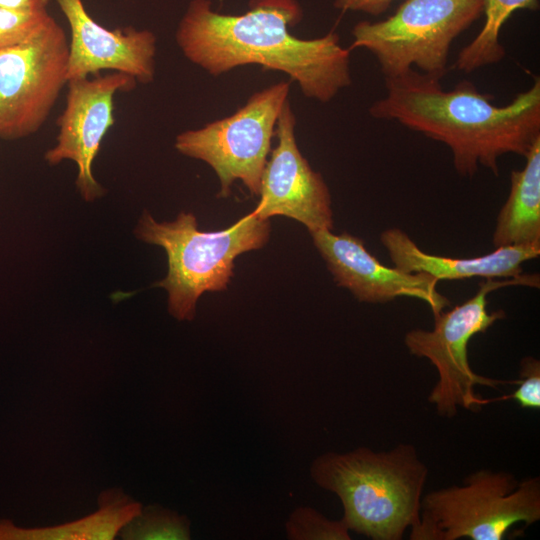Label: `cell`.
Returning a JSON list of instances; mask_svg holds the SVG:
<instances>
[{"mask_svg": "<svg viewBox=\"0 0 540 540\" xmlns=\"http://www.w3.org/2000/svg\"><path fill=\"white\" fill-rule=\"evenodd\" d=\"M135 234L166 251L168 273L157 286L168 292L173 317L192 320L197 300L205 291L227 288L234 259L267 243L270 223L252 212L227 229L207 232L198 229L192 213L181 212L172 222H157L144 212Z\"/></svg>", "mask_w": 540, "mask_h": 540, "instance_id": "4", "label": "cell"}, {"mask_svg": "<svg viewBox=\"0 0 540 540\" xmlns=\"http://www.w3.org/2000/svg\"><path fill=\"white\" fill-rule=\"evenodd\" d=\"M540 520V478L517 480L507 471L481 469L462 485L422 496L412 540H502L517 523Z\"/></svg>", "mask_w": 540, "mask_h": 540, "instance_id": "5", "label": "cell"}, {"mask_svg": "<svg viewBox=\"0 0 540 540\" xmlns=\"http://www.w3.org/2000/svg\"><path fill=\"white\" fill-rule=\"evenodd\" d=\"M51 17L47 10L21 11L0 8V50L28 40L39 32Z\"/></svg>", "mask_w": 540, "mask_h": 540, "instance_id": "20", "label": "cell"}, {"mask_svg": "<svg viewBox=\"0 0 540 540\" xmlns=\"http://www.w3.org/2000/svg\"><path fill=\"white\" fill-rule=\"evenodd\" d=\"M485 22L479 34L459 53L454 67L470 73L501 61L505 49L499 41L500 30L517 9H536L537 0H483Z\"/></svg>", "mask_w": 540, "mask_h": 540, "instance_id": "17", "label": "cell"}, {"mask_svg": "<svg viewBox=\"0 0 540 540\" xmlns=\"http://www.w3.org/2000/svg\"><path fill=\"white\" fill-rule=\"evenodd\" d=\"M128 540H187L189 520L158 505L145 507L118 533Z\"/></svg>", "mask_w": 540, "mask_h": 540, "instance_id": "18", "label": "cell"}, {"mask_svg": "<svg viewBox=\"0 0 540 540\" xmlns=\"http://www.w3.org/2000/svg\"><path fill=\"white\" fill-rule=\"evenodd\" d=\"M290 83L281 81L250 96L234 114L206 126L181 132L175 148L210 165L220 181V197H227L240 179L259 195L278 117L288 101Z\"/></svg>", "mask_w": 540, "mask_h": 540, "instance_id": "8", "label": "cell"}, {"mask_svg": "<svg viewBox=\"0 0 540 540\" xmlns=\"http://www.w3.org/2000/svg\"><path fill=\"white\" fill-rule=\"evenodd\" d=\"M513 394L494 400H515L522 409H540V361L527 356L520 361L519 379Z\"/></svg>", "mask_w": 540, "mask_h": 540, "instance_id": "21", "label": "cell"}, {"mask_svg": "<svg viewBox=\"0 0 540 540\" xmlns=\"http://www.w3.org/2000/svg\"><path fill=\"white\" fill-rule=\"evenodd\" d=\"M136 83L135 78L120 72L67 82L65 107L56 121V144L44 159L51 166L73 161L78 168L76 186L86 201H94L105 192L92 167L104 136L115 123L114 96L131 91Z\"/></svg>", "mask_w": 540, "mask_h": 540, "instance_id": "10", "label": "cell"}, {"mask_svg": "<svg viewBox=\"0 0 540 540\" xmlns=\"http://www.w3.org/2000/svg\"><path fill=\"white\" fill-rule=\"evenodd\" d=\"M289 539L350 540L349 529L342 519L330 520L310 507L296 509L286 523Z\"/></svg>", "mask_w": 540, "mask_h": 540, "instance_id": "19", "label": "cell"}, {"mask_svg": "<svg viewBox=\"0 0 540 540\" xmlns=\"http://www.w3.org/2000/svg\"><path fill=\"white\" fill-rule=\"evenodd\" d=\"M49 0H0V8L21 11L47 10Z\"/></svg>", "mask_w": 540, "mask_h": 540, "instance_id": "23", "label": "cell"}, {"mask_svg": "<svg viewBox=\"0 0 540 540\" xmlns=\"http://www.w3.org/2000/svg\"><path fill=\"white\" fill-rule=\"evenodd\" d=\"M511 285L539 287V276L522 274L504 280L488 278L479 284L472 298L447 312L443 310L433 315V330L414 329L406 333L404 343L408 351L428 359L437 370L438 381L428 401L435 405L440 416L453 418L458 407L475 411L487 404V400L476 395V385L496 388L510 383L475 373L468 360V343L473 336L484 333L505 317L503 310L488 313L487 295Z\"/></svg>", "mask_w": 540, "mask_h": 540, "instance_id": "6", "label": "cell"}, {"mask_svg": "<svg viewBox=\"0 0 540 540\" xmlns=\"http://www.w3.org/2000/svg\"><path fill=\"white\" fill-rule=\"evenodd\" d=\"M483 0H405L383 21H361L349 50L364 48L378 60L384 78L415 65L442 78L453 40L483 13Z\"/></svg>", "mask_w": 540, "mask_h": 540, "instance_id": "7", "label": "cell"}, {"mask_svg": "<svg viewBox=\"0 0 540 540\" xmlns=\"http://www.w3.org/2000/svg\"><path fill=\"white\" fill-rule=\"evenodd\" d=\"M394 267L409 273H426L439 280L472 277L515 278L522 275V265L540 255V247H498L484 256L450 258L424 252L401 229L390 228L380 235Z\"/></svg>", "mask_w": 540, "mask_h": 540, "instance_id": "14", "label": "cell"}, {"mask_svg": "<svg viewBox=\"0 0 540 540\" xmlns=\"http://www.w3.org/2000/svg\"><path fill=\"white\" fill-rule=\"evenodd\" d=\"M310 474L338 496L349 531L373 540H400L419 523L428 468L412 444L380 452L367 447L328 452L313 461Z\"/></svg>", "mask_w": 540, "mask_h": 540, "instance_id": "3", "label": "cell"}, {"mask_svg": "<svg viewBox=\"0 0 540 540\" xmlns=\"http://www.w3.org/2000/svg\"><path fill=\"white\" fill-rule=\"evenodd\" d=\"M394 0H334V7L342 11L363 12L373 16L385 12Z\"/></svg>", "mask_w": 540, "mask_h": 540, "instance_id": "22", "label": "cell"}, {"mask_svg": "<svg viewBox=\"0 0 540 540\" xmlns=\"http://www.w3.org/2000/svg\"><path fill=\"white\" fill-rule=\"evenodd\" d=\"M70 27L67 78L78 79L112 70L142 84L155 77L156 36L134 27L108 29L87 12L83 0H55Z\"/></svg>", "mask_w": 540, "mask_h": 540, "instance_id": "13", "label": "cell"}, {"mask_svg": "<svg viewBox=\"0 0 540 540\" xmlns=\"http://www.w3.org/2000/svg\"><path fill=\"white\" fill-rule=\"evenodd\" d=\"M99 509L82 519L46 528L24 529L0 521V540H111L137 516L142 505L119 488L99 495Z\"/></svg>", "mask_w": 540, "mask_h": 540, "instance_id": "16", "label": "cell"}, {"mask_svg": "<svg viewBox=\"0 0 540 540\" xmlns=\"http://www.w3.org/2000/svg\"><path fill=\"white\" fill-rule=\"evenodd\" d=\"M68 54L53 17L28 40L0 50V138L22 139L43 126L67 85Z\"/></svg>", "mask_w": 540, "mask_h": 540, "instance_id": "9", "label": "cell"}, {"mask_svg": "<svg viewBox=\"0 0 540 540\" xmlns=\"http://www.w3.org/2000/svg\"><path fill=\"white\" fill-rule=\"evenodd\" d=\"M302 16L296 0H250L239 15L214 11L210 0H191L175 39L190 62L213 76L257 64L286 73L306 97L328 102L351 84L350 50L335 32L314 39L291 34Z\"/></svg>", "mask_w": 540, "mask_h": 540, "instance_id": "1", "label": "cell"}, {"mask_svg": "<svg viewBox=\"0 0 540 540\" xmlns=\"http://www.w3.org/2000/svg\"><path fill=\"white\" fill-rule=\"evenodd\" d=\"M525 159L524 168L510 174V192L492 236L495 248L540 247V139Z\"/></svg>", "mask_w": 540, "mask_h": 540, "instance_id": "15", "label": "cell"}, {"mask_svg": "<svg viewBox=\"0 0 540 540\" xmlns=\"http://www.w3.org/2000/svg\"><path fill=\"white\" fill-rule=\"evenodd\" d=\"M310 234L337 285L348 289L360 302L387 303L410 297L428 304L433 315L450 306V300L436 289L437 279L382 264L359 237L333 234L331 230Z\"/></svg>", "mask_w": 540, "mask_h": 540, "instance_id": "12", "label": "cell"}, {"mask_svg": "<svg viewBox=\"0 0 540 540\" xmlns=\"http://www.w3.org/2000/svg\"><path fill=\"white\" fill-rule=\"evenodd\" d=\"M296 119L289 101L276 123L278 144L267 161L260 201L253 211L263 219L275 215L304 224L309 232L332 230L331 196L321 174L300 153L295 138Z\"/></svg>", "mask_w": 540, "mask_h": 540, "instance_id": "11", "label": "cell"}, {"mask_svg": "<svg viewBox=\"0 0 540 540\" xmlns=\"http://www.w3.org/2000/svg\"><path fill=\"white\" fill-rule=\"evenodd\" d=\"M384 79L386 96L372 104L370 115L395 120L446 144L461 176H473L478 166L497 176L499 157H525L540 139L539 77L504 106L492 104L491 95L480 93L467 80L445 91L440 78L412 68Z\"/></svg>", "mask_w": 540, "mask_h": 540, "instance_id": "2", "label": "cell"}]
</instances>
